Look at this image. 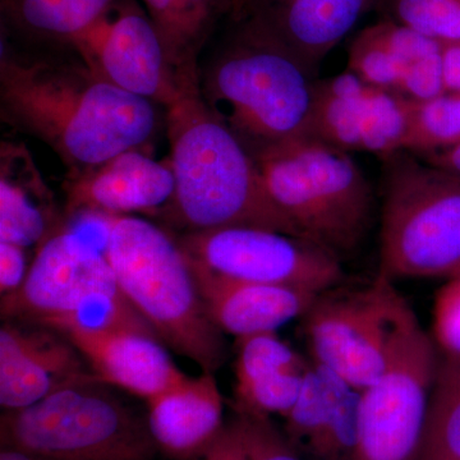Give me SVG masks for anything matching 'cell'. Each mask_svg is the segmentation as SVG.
Listing matches in <instances>:
<instances>
[{"label":"cell","mask_w":460,"mask_h":460,"mask_svg":"<svg viewBox=\"0 0 460 460\" xmlns=\"http://www.w3.org/2000/svg\"><path fill=\"white\" fill-rule=\"evenodd\" d=\"M120 0H0L2 36L27 49H72Z\"/></svg>","instance_id":"obj_22"},{"label":"cell","mask_w":460,"mask_h":460,"mask_svg":"<svg viewBox=\"0 0 460 460\" xmlns=\"http://www.w3.org/2000/svg\"><path fill=\"white\" fill-rule=\"evenodd\" d=\"M255 162L296 237L341 261L359 250L374 222L375 198L350 153L308 135L269 148Z\"/></svg>","instance_id":"obj_5"},{"label":"cell","mask_w":460,"mask_h":460,"mask_svg":"<svg viewBox=\"0 0 460 460\" xmlns=\"http://www.w3.org/2000/svg\"><path fill=\"white\" fill-rule=\"evenodd\" d=\"M375 2L252 0L243 20L274 39L316 78L323 60Z\"/></svg>","instance_id":"obj_17"},{"label":"cell","mask_w":460,"mask_h":460,"mask_svg":"<svg viewBox=\"0 0 460 460\" xmlns=\"http://www.w3.org/2000/svg\"><path fill=\"white\" fill-rule=\"evenodd\" d=\"M383 162L378 274L392 281L460 274V178L407 150Z\"/></svg>","instance_id":"obj_7"},{"label":"cell","mask_w":460,"mask_h":460,"mask_svg":"<svg viewBox=\"0 0 460 460\" xmlns=\"http://www.w3.org/2000/svg\"><path fill=\"white\" fill-rule=\"evenodd\" d=\"M95 377L71 341L54 330L7 321L0 329V404L21 410Z\"/></svg>","instance_id":"obj_15"},{"label":"cell","mask_w":460,"mask_h":460,"mask_svg":"<svg viewBox=\"0 0 460 460\" xmlns=\"http://www.w3.org/2000/svg\"><path fill=\"white\" fill-rule=\"evenodd\" d=\"M404 65L384 40L377 26H370L356 36L349 47L348 71L363 83L398 93Z\"/></svg>","instance_id":"obj_28"},{"label":"cell","mask_w":460,"mask_h":460,"mask_svg":"<svg viewBox=\"0 0 460 460\" xmlns=\"http://www.w3.org/2000/svg\"><path fill=\"white\" fill-rule=\"evenodd\" d=\"M175 189L162 214L181 233L253 226L295 235L272 204L255 159L206 107L199 86L166 108Z\"/></svg>","instance_id":"obj_2"},{"label":"cell","mask_w":460,"mask_h":460,"mask_svg":"<svg viewBox=\"0 0 460 460\" xmlns=\"http://www.w3.org/2000/svg\"><path fill=\"white\" fill-rule=\"evenodd\" d=\"M417 460H460V362L438 357Z\"/></svg>","instance_id":"obj_24"},{"label":"cell","mask_w":460,"mask_h":460,"mask_svg":"<svg viewBox=\"0 0 460 460\" xmlns=\"http://www.w3.org/2000/svg\"><path fill=\"white\" fill-rule=\"evenodd\" d=\"M60 335L74 344L99 381L145 401L189 377L172 362L165 344L153 335L109 328H71Z\"/></svg>","instance_id":"obj_16"},{"label":"cell","mask_w":460,"mask_h":460,"mask_svg":"<svg viewBox=\"0 0 460 460\" xmlns=\"http://www.w3.org/2000/svg\"><path fill=\"white\" fill-rule=\"evenodd\" d=\"M0 117L49 146L66 177L132 148L148 150L163 122L159 105L104 80L74 50L20 49L4 36Z\"/></svg>","instance_id":"obj_1"},{"label":"cell","mask_w":460,"mask_h":460,"mask_svg":"<svg viewBox=\"0 0 460 460\" xmlns=\"http://www.w3.org/2000/svg\"><path fill=\"white\" fill-rule=\"evenodd\" d=\"M251 2H252V0H232L233 12L230 20H232L233 22H238V21L243 20L244 16L247 14L248 8H250Z\"/></svg>","instance_id":"obj_37"},{"label":"cell","mask_w":460,"mask_h":460,"mask_svg":"<svg viewBox=\"0 0 460 460\" xmlns=\"http://www.w3.org/2000/svg\"><path fill=\"white\" fill-rule=\"evenodd\" d=\"M460 142V93H444L425 102L411 100L404 150L428 155Z\"/></svg>","instance_id":"obj_26"},{"label":"cell","mask_w":460,"mask_h":460,"mask_svg":"<svg viewBox=\"0 0 460 460\" xmlns=\"http://www.w3.org/2000/svg\"><path fill=\"white\" fill-rule=\"evenodd\" d=\"M411 311L393 281L378 274L357 290H326L302 317L311 362L365 389L384 371Z\"/></svg>","instance_id":"obj_9"},{"label":"cell","mask_w":460,"mask_h":460,"mask_svg":"<svg viewBox=\"0 0 460 460\" xmlns=\"http://www.w3.org/2000/svg\"><path fill=\"white\" fill-rule=\"evenodd\" d=\"M411 100L363 83L352 72L316 80L310 136L381 160L404 150Z\"/></svg>","instance_id":"obj_13"},{"label":"cell","mask_w":460,"mask_h":460,"mask_svg":"<svg viewBox=\"0 0 460 460\" xmlns=\"http://www.w3.org/2000/svg\"><path fill=\"white\" fill-rule=\"evenodd\" d=\"M431 339L441 359L460 362V274L436 296Z\"/></svg>","instance_id":"obj_31"},{"label":"cell","mask_w":460,"mask_h":460,"mask_svg":"<svg viewBox=\"0 0 460 460\" xmlns=\"http://www.w3.org/2000/svg\"><path fill=\"white\" fill-rule=\"evenodd\" d=\"M72 50L104 80L159 107H171L186 90L140 0H120Z\"/></svg>","instance_id":"obj_12"},{"label":"cell","mask_w":460,"mask_h":460,"mask_svg":"<svg viewBox=\"0 0 460 460\" xmlns=\"http://www.w3.org/2000/svg\"><path fill=\"white\" fill-rule=\"evenodd\" d=\"M189 262L208 317L235 339L277 332L290 321L302 319L321 295L301 288L226 279Z\"/></svg>","instance_id":"obj_18"},{"label":"cell","mask_w":460,"mask_h":460,"mask_svg":"<svg viewBox=\"0 0 460 460\" xmlns=\"http://www.w3.org/2000/svg\"><path fill=\"white\" fill-rule=\"evenodd\" d=\"M199 65V95L250 155L310 135L316 78L247 20Z\"/></svg>","instance_id":"obj_3"},{"label":"cell","mask_w":460,"mask_h":460,"mask_svg":"<svg viewBox=\"0 0 460 460\" xmlns=\"http://www.w3.org/2000/svg\"><path fill=\"white\" fill-rule=\"evenodd\" d=\"M31 263L27 262L26 248L0 242V293L9 295L22 286Z\"/></svg>","instance_id":"obj_32"},{"label":"cell","mask_w":460,"mask_h":460,"mask_svg":"<svg viewBox=\"0 0 460 460\" xmlns=\"http://www.w3.org/2000/svg\"><path fill=\"white\" fill-rule=\"evenodd\" d=\"M105 256L123 295L160 341L215 374L226 343L199 296L195 274L177 237L142 217H105Z\"/></svg>","instance_id":"obj_4"},{"label":"cell","mask_w":460,"mask_h":460,"mask_svg":"<svg viewBox=\"0 0 460 460\" xmlns=\"http://www.w3.org/2000/svg\"><path fill=\"white\" fill-rule=\"evenodd\" d=\"M387 20L440 42L460 41V0H380Z\"/></svg>","instance_id":"obj_27"},{"label":"cell","mask_w":460,"mask_h":460,"mask_svg":"<svg viewBox=\"0 0 460 460\" xmlns=\"http://www.w3.org/2000/svg\"><path fill=\"white\" fill-rule=\"evenodd\" d=\"M423 162L460 178V142L444 150L423 155Z\"/></svg>","instance_id":"obj_35"},{"label":"cell","mask_w":460,"mask_h":460,"mask_svg":"<svg viewBox=\"0 0 460 460\" xmlns=\"http://www.w3.org/2000/svg\"><path fill=\"white\" fill-rule=\"evenodd\" d=\"M0 314L59 334L109 328L159 338L123 295L104 250L66 228L38 247L22 286L2 296Z\"/></svg>","instance_id":"obj_6"},{"label":"cell","mask_w":460,"mask_h":460,"mask_svg":"<svg viewBox=\"0 0 460 460\" xmlns=\"http://www.w3.org/2000/svg\"><path fill=\"white\" fill-rule=\"evenodd\" d=\"M174 189L169 160L157 162L148 150L132 148L90 171L66 177L65 217L162 214L171 204Z\"/></svg>","instance_id":"obj_14"},{"label":"cell","mask_w":460,"mask_h":460,"mask_svg":"<svg viewBox=\"0 0 460 460\" xmlns=\"http://www.w3.org/2000/svg\"><path fill=\"white\" fill-rule=\"evenodd\" d=\"M66 226L53 192L23 144L0 145V242L40 246Z\"/></svg>","instance_id":"obj_21"},{"label":"cell","mask_w":460,"mask_h":460,"mask_svg":"<svg viewBox=\"0 0 460 460\" xmlns=\"http://www.w3.org/2000/svg\"><path fill=\"white\" fill-rule=\"evenodd\" d=\"M438 353L413 310L402 321L385 371L359 392L353 460L419 459Z\"/></svg>","instance_id":"obj_10"},{"label":"cell","mask_w":460,"mask_h":460,"mask_svg":"<svg viewBox=\"0 0 460 460\" xmlns=\"http://www.w3.org/2000/svg\"><path fill=\"white\" fill-rule=\"evenodd\" d=\"M441 66L445 93H460V41L443 45Z\"/></svg>","instance_id":"obj_34"},{"label":"cell","mask_w":460,"mask_h":460,"mask_svg":"<svg viewBox=\"0 0 460 460\" xmlns=\"http://www.w3.org/2000/svg\"><path fill=\"white\" fill-rule=\"evenodd\" d=\"M0 460H59V459L48 458V456H35V454L18 452V450L2 449V453H0Z\"/></svg>","instance_id":"obj_36"},{"label":"cell","mask_w":460,"mask_h":460,"mask_svg":"<svg viewBox=\"0 0 460 460\" xmlns=\"http://www.w3.org/2000/svg\"><path fill=\"white\" fill-rule=\"evenodd\" d=\"M195 460H250L235 423L224 426L213 444Z\"/></svg>","instance_id":"obj_33"},{"label":"cell","mask_w":460,"mask_h":460,"mask_svg":"<svg viewBox=\"0 0 460 460\" xmlns=\"http://www.w3.org/2000/svg\"><path fill=\"white\" fill-rule=\"evenodd\" d=\"M107 386L89 378L30 407L5 411L3 449L59 460H153L159 449L147 420Z\"/></svg>","instance_id":"obj_8"},{"label":"cell","mask_w":460,"mask_h":460,"mask_svg":"<svg viewBox=\"0 0 460 460\" xmlns=\"http://www.w3.org/2000/svg\"><path fill=\"white\" fill-rule=\"evenodd\" d=\"M328 410V393L320 368L310 363L301 393L284 419L283 434L298 452L308 453L319 434Z\"/></svg>","instance_id":"obj_29"},{"label":"cell","mask_w":460,"mask_h":460,"mask_svg":"<svg viewBox=\"0 0 460 460\" xmlns=\"http://www.w3.org/2000/svg\"><path fill=\"white\" fill-rule=\"evenodd\" d=\"M155 25L169 65L183 89L199 86V58L232 0H140Z\"/></svg>","instance_id":"obj_23"},{"label":"cell","mask_w":460,"mask_h":460,"mask_svg":"<svg viewBox=\"0 0 460 460\" xmlns=\"http://www.w3.org/2000/svg\"><path fill=\"white\" fill-rule=\"evenodd\" d=\"M310 363L277 332L237 339L234 411L261 417L286 416L301 393Z\"/></svg>","instance_id":"obj_19"},{"label":"cell","mask_w":460,"mask_h":460,"mask_svg":"<svg viewBox=\"0 0 460 460\" xmlns=\"http://www.w3.org/2000/svg\"><path fill=\"white\" fill-rule=\"evenodd\" d=\"M147 425L157 449L178 460L196 459L224 429V399L215 374L201 372L146 401Z\"/></svg>","instance_id":"obj_20"},{"label":"cell","mask_w":460,"mask_h":460,"mask_svg":"<svg viewBox=\"0 0 460 460\" xmlns=\"http://www.w3.org/2000/svg\"><path fill=\"white\" fill-rule=\"evenodd\" d=\"M317 367L325 380L328 410L307 454L314 460H353L358 438L359 392L332 372Z\"/></svg>","instance_id":"obj_25"},{"label":"cell","mask_w":460,"mask_h":460,"mask_svg":"<svg viewBox=\"0 0 460 460\" xmlns=\"http://www.w3.org/2000/svg\"><path fill=\"white\" fill-rule=\"evenodd\" d=\"M233 422L237 426L250 460H302L270 417L235 411Z\"/></svg>","instance_id":"obj_30"},{"label":"cell","mask_w":460,"mask_h":460,"mask_svg":"<svg viewBox=\"0 0 460 460\" xmlns=\"http://www.w3.org/2000/svg\"><path fill=\"white\" fill-rule=\"evenodd\" d=\"M190 261L226 279L301 288L323 293L343 279L337 257L310 242L275 230L226 226L181 233Z\"/></svg>","instance_id":"obj_11"}]
</instances>
